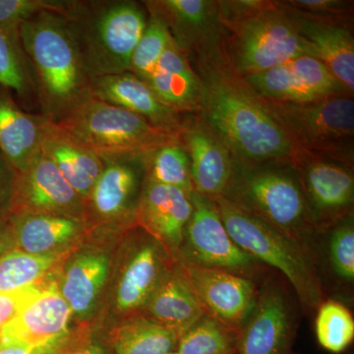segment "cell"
<instances>
[{
    "mask_svg": "<svg viewBox=\"0 0 354 354\" xmlns=\"http://www.w3.org/2000/svg\"><path fill=\"white\" fill-rule=\"evenodd\" d=\"M203 88L201 113L245 165L291 164L297 150L259 95L225 64L223 53L188 57Z\"/></svg>",
    "mask_w": 354,
    "mask_h": 354,
    "instance_id": "6da1fadb",
    "label": "cell"
},
{
    "mask_svg": "<svg viewBox=\"0 0 354 354\" xmlns=\"http://www.w3.org/2000/svg\"><path fill=\"white\" fill-rule=\"evenodd\" d=\"M20 39L36 79L39 113L59 123L92 97L68 21L64 14L39 13L21 25Z\"/></svg>",
    "mask_w": 354,
    "mask_h": 354,
    "instance_id": "7a4b0ae2",
    "label": "cell"
},
{
    "mask_svg": "<svg viewBox=\"0 0 354 354\" xmlns=\"http://www.w3.org/2000/svg\"><path fill=\"white\" fill-rule=\"evenodd\" d=\"M223 198L304 247L313 258L319 232L290 164L245 165L235 160Z\"/></svg>",
    "mask_w": 354,
    "mask_h": 354,
    "instance_id": "3957f363",
    "label": "cell"
},
{
    "mask_svg": "<svg viewBox=\"0 0 354 354\" xmlns=\"http://www.w3.org/2000/svg\"><path fill=\"white\" fill-rule=\"evenodd\" d=\"M64 16L91 79L129 71L148 23L143 2L72 0Z\"/></svg>",
    "mask_w": 354,
    "mask_h": 354,
    "instance_id": "277c9868",
    "label": "cell"
},
{
    "mask_svg": "<svg viewBox=\"0 0 354 354\" xmlns=\"http://www.w3.org/2000/svg\"><path fill=\"white\" fill-rule=\"evenodd\" d=\"M221 24L225 64L242 78L293 58L311 57L283 1L259 0L250 10Z\"/></svg>",
    "mask_w": 354,
    "mask_h": 354,
    "instance_id": "5b68a950",
    "label": "cell"
},
{
    "mask_svg": "<svg viewBox=\"0 0 354 354\" xmlns=\"http://www.w3.org/2000/svg\"><path fill=\"white\" fill-rule=\"evenodd\" d=\"M230 237L244 252L281 274L302 312L314 313L326 299L311 254L271 225L223 197L213 200Z\"/></svg>",
    "mask_w": 354,
    "mask_h": 354,
    "instance_id": "8992f818",
    "label": "cell"
},
{
    "mask_svg": "<svg viewBox=\"0 0 354 354\" xmlns=\"http://www.w3.org/2000/svg\"><path fill=\"white\" fill-rule=\"evenodd\" d=\"M260 99L297 152L353 160V95H333L305 104Z\"/></svg>",
    "mask_w": 354,
    "mask_h": 354,
    "instance_id": "52a82bcc",
    "label": "cell"
},
{
    "mask_svg": "<svg viewBox=\"0 0 354 354\" xmlns=\"http://www.w3.org/2000/svg\"><path fill=\"white\" fill-rule=\"evenodd\" d=\"M58 124L99 155L145 153L179 136L93 95Z\"/></svg>",
    "mask_w": 354,
    "mask_h": 354,
    "instance_id": "ba28073f",
    "label": "cell"
},
{
    "mask_svg": "<svg viewBox=\"0 0 354 354\" xmlns=\"http://www.w3.org/2000/svg\"><path fill=\"white\" fill-rule=\"evenodd\" d=\"M193 211L177 259L239 274L261 283L272 270L237 245L221 221L215 203L193 191Z\"/></svg>",
    "mask_w": 354,
    "mask_h": 354,
    "instance_id": "9c48e42d",
    "label": "cell"
},
{
    "mask_svg": "<svg viewBox=\"0 0 354 354\" xmlns=\"http://www.w3.org/2000/svg\"><path fill=\"white\" fill-rule=\"evenodd\" d=\"M299 302L276 272L260 283L255 306L239 334L237 354H295Z\"/></svg>",
    "mask_w": 354,
    "mask_h": 354,
    "instance_id": "30bf717a",
    "label": "cell"
},
{
    "mask_svg": "<svg viewBox=\"0 0 354 354\" xmlns=\"http://www.w3.org/2000/svg\"><path fill=\"white\" fill-rule=\"evenodd\" d=\"M291 167L318 232L353 215V160L297 152Z\"/></svg>",
    "mask_w": 354,
    "mask_h": 354,
    "instance_id": "8fae6325",
    "label": "cell"
},
{
    "mask_svg": "<svg viewBox=\"0 0 354 354\" xmlns=\"http://www.w3.org/2000/svg\"><path fill=\"white\" fill-rule=\"evenodd\" d=\"M145 153L100 155L104 169L86 200V215L101 221H136L146 179Z\"/></svg>",
    "mask_w": 354,
    "mask_h": 354,
    "instance_id": "7c38bea8",
    "label": "cell"
},
{
    "mask_svg": "<svg viewBox=\"0 0 354 354\" xmlns=\"http://www.w3.org/2000/svg\"><path fill=\"white\" fill-rule=\"evenodd\" d=\"M243 79L259 97L274 102L305 104L351 94L320 60L309 55Z\"/></svg>",
    "mask_w": 354,
    "mask_h": 354,
    "instance_id": "4fadbf2b",
    "label": "cell"
},
{
    "mask_svg": "<svg viewBox=\"0 0 354 354\" xmlns=\"http://www.w3.org/2000/svg\"><path fill=\"white\" fill-rule=\"evenodd\" d=\"M179 141L189 158L194 192L211 200L223 197L235 165L227 144L200 113L184 115Z\"/></svg>",
    "mask_w": 354,
    "mask_h": 354,
    "instance_id": "5bb4252c",
    "label": "cell"
},
{
    "mask_svg": "<svg viewBox=\"0 0 354 354\" xmlns=\"http://www.w3.org/2000/svg\"><path fill=\"white\" fill-rule=\"evenodd\" d=\"M205 313L241 333L257 300L260 283L178 259Z\"/></svg>",
    "mask_w": 354,
    "mask_h": 354,
    "instance_id": "9a60e30c",
    "label": "cell"
},
{
    "mask_svg": "<svg viewBox=\"0 0 354 354\" xmlns=\"http://www.w3.org/2000/svg\"><path fill=\"white\" fill-rule=\"evenodd\" d=\"M72 313L55 288L41 290L0 332V341L57 354L69 332Z\"/></svg>",
    "mask_w": 354,
    "mask_h": 354,
    "instance_id": "2e32d148",
    "label": "cell"
},
{
    "mask_svg": "<svg viewBox=\"0 0 354 354\" xmlns=\"http://www.w3.org/2000/svg\"><path fill=\"white\" fill-rule=\"evenodd\" d=\"M55 214L83 218L86 201L65 180L57 165L39 153L16 176L10 214Z\"/></svg>",
    "mask_w": 354,
    "mask_h": 354,
    "instance_id": "e0dca14e",
    "label": "cell"
},
{
    "mask_svg": "<svg viewBox=\"0 0 354 354\" xmlns=\"http://www.w3.org/2000/svg\"><path fill=\"white\" fill-rule=\"evenodd\" d=\"M143 3L165 21L174 43L188 57L223 50V30L216 1L150 0Z\"/></svg>",
    "mask_w": 354,
    "mask_h": 354,
    "instance_id": "ac0fdd59",
    "label": "cell"
},
{
    "mask_svg": "<svg viewBox=\"0 0 354 354\" xmlns=\"http://www.w3.org/2000/svg\"><path fill=\"white\" fill-rule=\"evenodd\" d=\"M298 34L306 41L311 57L320 60L353 95L354 38L353 21L316 17L300 12L283 1Z\"/></svg>",
    "mask_w": 354,
    "mask_h": 354,
    "instance_id": "d6986e66",
    "label": "cell"
},
{
    "mask_svg": "<svg viewBox=\"0 0 354 354\" xmlns=\"http://www.w3.org/2000/svg\"><path fill=\"white\" fill-rule=\"evenodd\" d=\"M192 211L191 195L185 191L145 179L136 223L177 257Z\"/></svg>",
    "mask_w": 354,
    "mask_h": 354,
    "instance_id": "ffe728a7",
    "label": "cell"
},
{
    "mask_svg": "<svg viewBox=\"0 0 354 354\" xmlns=\"http://www.w3.org/2000/svg\"><path fill=\"white\" fill-rule=\"evenodd\" d=\"M123 268L116 286L115 304L121 312L142 311L177 258L147 232Z\"/></svg>",
    "mask_w": 354,
    "mask_h": 354,
    "instance_id": "44dd1931",
    "label": "cell"
},
{
    "mask_svg": "<svg viewBox=\"0 0 354 354\" xmlns=\"http://www.w3.org/2000/svg\"><path fill=\"white\" fill-rule=\"evenodd\" d=\"M91 94L145 118L153 127L179 135L183 118L160 102L152 88L130 72L91 79Z\"/></svg>",
    "mask_w": 354,
    "mask_h": 354,
    "instance_id": "7402d4cb",
    "label": "cell"
},
{
    "mask_svg": "<svg viewBox=\"0 0 354 354\" xmlns=\"http://www.w3.org/2000/svg\"><path fill=\"white\" fill-rule=\"evenodd\" d=\"M313 260L324 293L342 304H353L354 215L319 232Z\"/></svg>",
    "mask_w": 354,
    "mask_h": 354,
    "instance_id": "603a6c76",
    "label": "cell"
},
{
    "mask_svg": "<svg viewBox=\"0 0 354 354\" xmlns=\"http://www.w3.org/2000/svg\"><path fill=\"white\" fill-rule=\"evenodd\" d=\"M41 153L57 165L65 180L86 201L104 169L101 156L48 120L43 127Z\"/></svg>",
    "mask_w": 354,
    "mask_h": 354,
    "instance_id": "cb8c5ba5",
    "label": "cell"
},
{
    "mask_svg": "<svg viewBox=\"0 0 354 354\" xmlns=\"http://www.w3.org/2000/svg\"><path fill=\"white\" fill-rule=\"evenodd\" d=\"M145 83L152 88L160 102L177 113H201V81L187 55L176 46L172 38Z\"/></svg>",
    "mask_w": 354,
    "mask_h": 354,
    "instance_id": "d4e9b609",
    "label": "cell"
},
{
    "mask_svg": "<svg viewBox=\"0 0 354 354\" xmlns=\"http://www.w3.org/2000/svg\"><path fill=\"white\" fill-rule=\"evenodd\" d=\"M46 120L21 108L12 93L0 85V153L16 171L27 169L41 153Z\"/></svg>",
    "mask_w": 354,
    "mask_h": 354,
    "instance_id": "484cf974",
    "label": "cell"
},
{
    "mask_svg": "<svg viewBox=\"0 0 354 354\" xmlns=\"http://www.w3.org/2000/svg\"><path fill=\"white\" fill-rule=\"evenodd\" d=\"M142 311V316L171 330L178 337L206 314L178 259Z\"/></svg>",
    "mask_w": 354,
    "mask_h": 354,
    "instance_id": "4316f807",
    "label": "cell"
},
{
    "mask_svg": "<svg viewBox=\"0 0 354 354\" xmlns=\"http://www.w3.org/2000/svg\"><path fill=\"white\" fill-rule=\"evenodd\" d=\"M15 248L35 255L57 253L82 232V218L55 214L9 215Z\"/></svg>",
    "mask_w": 354,
    "mask_h": 354,
    "instance_id": "83f0119b",
    "label": "cell"
},
{
    "mask_svg": "<svg viewBox=\"0 0 354 354\" xmlns=\"http://www.w3.org/2000/svg\"><path fill=\"white\" fill-rule=\"evenodd\" d=\"M109 258L97 251H84L66 266L59 292L76 316L87 315L108 279Z\"/></svg>",
    "mask_w": 354,
    "mask_h": 354,
    "instance_id": "f1b7e54d",
    "label": "cell"
},
{
    "mask_svg": "<svg viewBox=\"0 0 354 354\" xmlns=\"http://www.w3.org/2000/svg\"><path fill=\"white\" fill-rule=\"evenodd\" d=\"M0 85L8 88L21 108L31 113L39 111L38 88L31 64L20 38L0 30Z\"/></svg>",
    "mask_w": 354,
    "mask_h": 354,
    "instance_id": "f546056e",
    "label": "cell"
},
{
    "mask_svg": "<svg viewBox=\"0 0 354 354\" xmlns=\"http://www.w3.org/2000/svg\"><path fill=\"white\" fill-rule=\"evenodd\" d=\"M178 335L146 317L129 319L114 329V354H169L176 351Z\"/></svg>",
    "mask_w": 354,
    "mask_h": 354,
    "instance_id": "4dcf8cb0",
    "label": "cell"
},
{
    "mask_svg": "<svg viewBox=\"0 0 354 354\" xmlns=\"http://www.w3.org/2000/svg\"><path fill=\"white\" fill-rule=\"evenodd\" d=\"M239 334L204 314L177 342L178 354H237Z\"/></svg>",
    "mask_w": 354,
    "mask_h": 354,
    "instance_id": "1f68e13d",
    "label": "cell"
},
{
    "mask_svg": "<svg viewBox=\"0 0 354 354\" xmlns=\"http://www.w3.org/2000/svg\"><path fill=\"white\" fill-rule=\"evenodd\" d=\"M146 179L193 192L190 162L178 138L145 153Z\"/></svg>",
    "mask_w": 354,
    "mask_h": 354,
    "instance_id": "d6a6232c",
    "label": "cell"
},
{
    "mask_svg": "<svg viewBox=\"0 0 354 354\" xmlns=\"http://www.w3.org/2000/svg\"><path fill=\"white\" fill-rule=\"evenodd\" d=\"M58 258V253L35 255L17 248L7 251L0 258V293L18 292L36 286Z\"/></svg>",
    "mask_w": 354,
    "mask_h": 354,
    "instance_id": "836d02e7",
    "label": "cell"
},
{
    "mask_svg": "<svg viewBox=\"0 0 354 354\" xmlns=\"http://www.w3.org/2000/svg\"><path fill=\"white\" fill-rule=\"evenodd\" d=\"M315 335L325 351L333 354L344 353L354 339V319L348 305L326 298L315 312Z\"/></svg>",
    "mask_w": 354,
    "mask_h": 354,
    "instance_id": "e575fe53",
    "label": "cell"
},
{
    "mask_svg": "<svg viewBox=\"0 0 354 354\" xmlns=\"http://www.w3.org/2000/svg\"><path fill=\"white\" fill-rule=\"evenodd\" d=\"M147 11L148 23L133 53L128 71L144 82L152 74L171 41V32L165 21L153 11L148 9Z\"/></svg>",
    "mask_w": 354,
    "mask_h": 354,
    "instance_id": "d590c367",
    "label": "cell"
},
{
    "mask_svg": "<svg viewBox=\"0 0 354 354\" xmlns=\"http://www.w3.org/2000/svg\"><path fill=\"white\" fill-rule=\"evenodd\" d=\"M72 0H0V30L20 38V27L26 21L46 11L64 14Z\"/></svg>",
    "mask_w": 354,
    "mask_h": 354,
    "instance_id": "8d00e7d4",
    "label": "cell"
},
{
    "mask_svg": "<svg viewBox=\"0 0 354 354\" xmlns=\"http://www.w3.org/2000/svg\"><path fill=\"white\" fill-rule=\"evenodd\" d=\"M292 8L300 12L330 18V19L353 21V1L342 0H293L286 1Z\"/></svg>",
    "mask_w": 354,
    "mask_h": 354,
    "instance_id": "74e56055",
    "label": "cell"
},
{
    "mask_svg": "<svg viewBox=\"0 0 354 354\" xmlns=\"http://www.w3.org/2000/svg\"><path fill=\"white\" fill-rule=\"evenodd\" d=\"M39 290L41 288L35 286L18 292L0 293V332Z\"/></svg>",
    "mask_w": 354,
    "mask_h": 354,
    "instance_id": "f35d334b",
    "label": "cell"
},
{
    "mask_svg": "<svg viewBox=\"0 0 354 354\" xmlns=\"http://www.w3.org/2000/svg\"><path fill=\"white\" fill-rule=\"evenodd\" d=\"M17 171L0 153V216L10 215Z\"/></svg>",
    "mask_w": 354,
    "mask_h": 354,
    "instance_id": "ab89813d",
    "label": "cell"
},
{
    "mask_svg": "<svg viewBox=\"0 0 354 354\" xmlns=\"http://www.w3.org/2000/svg\"><path fill=\"white\" fill-rule=\"evenodd\" d=\"M13 248H15V243L9 216H0V258Z\"/></svg>",
    "mask_w": 354,
    "mask_h": 354,
    "instance_id": "60d3db41",
    "label": "cell"
},
{
    "mask_svg": "<svg viewBox=\"0 0 354 354\" xmlns=\"http://www.w3.org/2000/svg\"><path fill=\"white\" fill-rule=\"evenodd\" d=\"M0 354H51L48 351H39L21 346V344H12L0 341Z\"/></svg>",
    "mask_w": 354,
    "mask_h": 354,
    "instance_id": "b9f144b4",
    "label": "cell"
},
{
    "mask_svg": "<svg viewBox=\"0 0 354 354\" xmlns=\"http://www.w3.org/2000/svg\"><path fill=\"white\" fill-rule=\"evenodd\" d=\"M64 354H108L99 344H87L78 346Z\"/></svg>",
    "mask_w": 354,
    "mask_h": 354,
    "instance_id": "7bdbcfd3",
    "label": "cell"
},
{
    "mask_svg": "<svg viewBox=\"0 0 354 354\" xmlns=\"http://www.w3.org/2000/svg\"><path fill=\"white\" fill-rule=\"evenodd\" d=\"M169 354H178L176 353V351H174V353H169Z\"/></svg>",
    "mask_w": 354,
    "mask_h": 354,
    "instance_id": "ee69618b",
    "label": "cell"
}]
</instances>
